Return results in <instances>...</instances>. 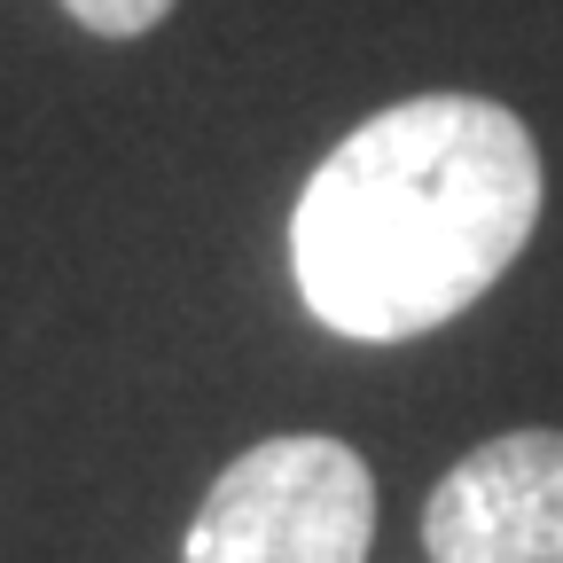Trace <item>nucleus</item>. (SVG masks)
I'll list each match as a JSON object with an SVG mask.
<instances>
[{
  "instance_id": "obj_2",
  "label": "nucleus",
  "mask_w": 563,
  "mask_h": 563,
  "mask_svg": "<svg viewBox=\"0 0 563 563\" xmlns=\"http://www.w3.org/2000/svg\"><path fill=\"white\" fill-rule=\"evenodd\" d=\"M376 477L344 439L290 431L243 446L188 517L180 563H368Z\"/></svg>"
},
{
  "instance_id": "obj_1",
  "label": "nucleus",
  "mask_w": 563,
  "mask_h": 563,
  "mask_svg": "<svg viewBox=\"0 0 563 563\" xmlns=\"http://www.w3.org/2000/svg\"><path fill=\"white\" fill-rule=\"evenodd\" d=\"M540 150L485 95L361 118L290 203V282L321 329L407 344L470 313L540 228Z\"/></svg>"
},
{
  "instance_id": "obj_4",
  "label": "nucleus",
  "mask_w": 563,
  "mask_h": 563,
  "mask_svg": "<svg viewBox=\"0 0 563 563\" xmlns=\"http://www.w3.org/2000/svg\"><path fill=\"white\" fill-rule=\"evenodd\" d=\"M70 16H79L95 40H141L173 16V0H63Z\"/></svg>"
},
{
  "instance_id": "obj_3",
  "label": "nucleus",
  "mask_w": 563,
  "mask_h": 563,
  "mask_svg": "<svg viewBox=\"0 0 563 563\" xmlns=\"http://www.w3.org/2000/svg\"><path fill=\"white\" fill-rule=\"evenodd\" d=\"M431 563H563V431L470 446L422 501Z\"/></svg>"
}]
</instances>
